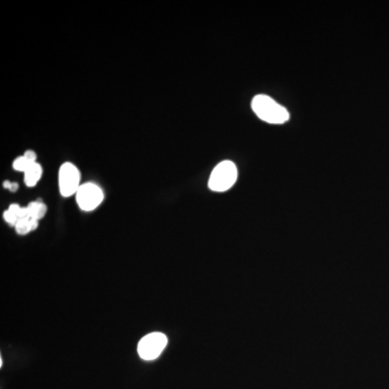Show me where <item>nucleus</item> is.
I'll use <instances>...</instances> for the list:
<instances>
[{"label": "nucleus", "mask_w": 389, "mask_h": 389, "mask_svg": "<svg viewBox=\"0 0 389 389\" xmlns=\"http://www.w3.org/2000/svg\"><path fill=\"white\" fill-rule=\"evenodd\" d=\"M80 172L76 166L66 162L58 171V188L63 197H70L76 194L80 188Z\"/></svg>", "instance_id": "4"}, {"label": "nucleus", "mask_w": 389, "mask_h": 389, "mask_svg": "<svg viewBox=\"0 0 389 389\" xmlns=\"http://www.w3.org/2000/svg\"><path fill=\"white\" fill-rule=\"evenodd\" d=\"M24 157L26 158V159L28 160V161L32 162V163H35L36 159H37V156H36V154L34 153L32 151H27L25 154H24Z\"/></svg>", "instance_id": "11"}, {"label": "nucleus", "mask_w": 389, "mask_h": 389, "mask_svg": "<svg viewBox=\"0 0 389 389\" xmlns=\"http://www.w3.org/2000/svg\"><path fill=\"white\" fill-rule=\"evenodd\" d=\"M251 107L261 121L271 125H283L290 118L287 109L281 106L268 95L259 94L253 97Z\"/></svg>", "instance_id": "1"}, {"label": "nucleus", "mask_w": 389, "mask_h": 389, "mask_svg": "<svg viewBox=\"0 0 389 389\" xmlns=\"http://www.w3.org/2000/svg\"><path fill=\"white\" fill-rule=\"evenodd\" d=\"M4 218H5L8 224L12 225V226H16V223L19 221V218H18L13 212H11L9 209L4 212Z\"/></svg>", "instance_id": "10"}, {"label": "nucleus", "mask_w": 389, "mask_h": 389, "mask_svg": "<svg viewBox=\"0 0 389 389\" xmlns=\"http://www.w3.org/2000/svg\"><path fill=\"white\" fill-rule=\"evenodd\" d=\"M42 175V166L35 162L28 167V169L24 172V182L28 187H34L38 182L40 181Z\"/></svg>", "instance_id": "6"}, {"label": "nucleus", "mask_w": 389, "mask_h": 389, "mask_svg": "<svg viewBox=\"0 0 389 389\" xmlns=\"http://www.w3.org/2000/svg\"><path fill=\"white\" fill-rule=\"evenodd\" d=\"M39 224V221L34 220V218H22V220L18 221L16 223V233L20 235H26L28 233L35 230Z\"/></svg>", "instance_id": "7"}, {"label": "nucleus", "mask_w": 389, "mask_h": 389, "mask_svg": "<svg viewBox=\"0 0 389 389\" xmlns=\"http://www.w3.org/2000/svg\"><path fill=\"white\" fill-rule=\"evenodd\" d=\"M168 345V338L160 332H153L144 336L137 345V354L146 362L157 359Z\"/></svg>", "instance_id": "3"}, {"label": "nucleus", "mask_w": 389, "mask_h": 389, "mask_svg": "<svg viewBox=\"0 0 389 389\" xmlns=\"http://www.w3.org/2000/svg\"><path fill=\"white\" fill-rule=\"evenodd\" d=\"M30 165H32V162L28 161L24 156H21V157H18L14 160L13 169L16 171L25 172Z\"/></svg>", "instance_id": "9"}, {"label": "nucleus", "mask_w": 389, "mask_h": 389, "mask_svg": "<svg viewBox=\"0 0 389 389\" xmlns=\"http://www.w3.org/2000/svg\"><path fill=\"white\" fill-rule=\"evenodd\" d=\"M18 188H19V184L12 183L11 186H10L9 190L10 192H16V190H18Z\"/></svg>", "instance_id": "12"}, {"label": "nucleus", "mask_w": 389, "mask_h": 389, "mask_svg": "<svg viewBox=\"0 0 389 389\" xmlns=\"http://www.w3.org/2000/svg\"><path fill=\"white\" fill-rule=\"evenodd\" d=\"M11 182L6 181L5 183H4V187L7 188V190H9L10 186H11Z\"/></svg>", "instance_id": "13"}, {"label": "nucleus", "mask_w": 389, "mask_h": 389, "mask_svg": "<svg viewBox=\"0 0 389 389\" xmlns=\"http://www.w3.org/2000/svg\"><path fill=\"white\" fill-rule=\"evenodd\" d=\"M27 208L28 211H30V218H34V220H42L47 212L46 204L44 202H39V200L38 202H30Z\"/></svg>", "instance_id": "8"}, {"label": "nucleus", "mask_w": 389, "mask_h": 389, "mask_svg": "<svg viewBox=\"0 0 389 389\" xmlns=\"http://www.w3.org/2000/svg\"><path fill=\"white\" fill-rule=\"evenodd\" d=\"M238 170L230 160L220 162L209 178V188L214 192H222L230 190L236 183Z\"/></svg>", "instance_id": "2"}, {"label": "nucleus", "mask_w": 389, "mask_h": 389, "mask_svg": "<svg viewBox=\"0 0 389 389\" xmlns=\"http://www.w3.org/2000/svg\"><path fill=\"white\" fill-rule=\"evenodd\" d=\"M103 199H104L103 190L97 184H82L76 192V200L79 208L87 212L95 210L102 204Z\"/></svg>", "instance_id": "5"}]
</instances>
